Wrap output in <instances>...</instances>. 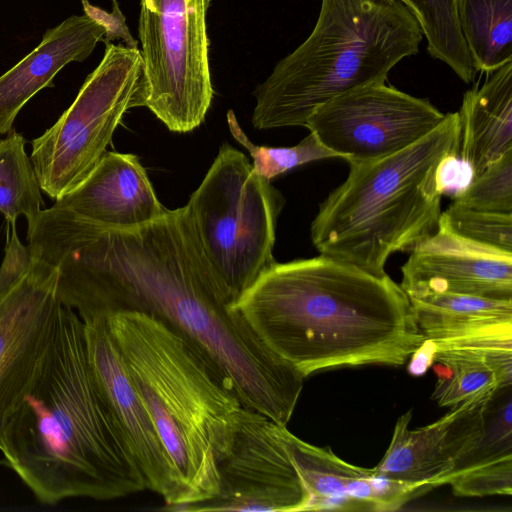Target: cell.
Instances as JSON below:
<instances>
[{
    "label": "cell",
    "mask_w": 512,
    "mask_h": 512,
    "mask_svg": "<svg viewBox=\"0 0 512 512\" xmlns=\"http://www.w3.org/2000/svg\"><path fill=\"white\" fill-rule=\"evenodd\" d=\"M98 311L153 315L209 360L241 405L287 425L304 377L258 338L191 225L162 218L116 236L99 267Z\"/></svg>",
    "instance_id": "6da1fadb"
},
{
    "label": "cell",
    "mask_w": 512,
    "mask_h": 512,
    "mask_svg": "<svg viewBox=\"0 0 512 512\" xmlns=\"http://www.w3.org/2000/svg\"><path fill=\"white\" fill-rule=\"evenodd\" d=\"M234 307L304 378L342 366H400L426 341L406 293L388 274L324 254L275 261Z\"/></svg>",
    "instance_id": "7a4b0ae2"
},
{
    "label": "cell",
    "mask_w": 512,
    "mask_h": 512,
    "mask_svg": "<svg viewBox=\"0 0 512 512\" xmlns=\"http://www.w3.org/2000/svg\"><path fill=\"white\" fill-rule=\"evenodd\" d=\"M3 463L43 504L114 500L144 476L91 370L84 324L62 305L38 376L2 436Z\"/></svg>",
    "instance_id": "3957f363"
},
{
    "label": "cell",
    "mask_w": 512,
    "mask_h": 512,
    "mask_svg": "<svg viewBox=\"0 0 512 512\" xmlns=\"http://www.w3.org/2000/svg\"><path fill=\"white\" fill-rule=\"evenodd\" d=\"M106 320L171 462L177 501L166 509L214 497L216 463L243 406L204 354L167 322L136 311Z\"/></svg>",
    "instance_id": "277c9868"
},
{
    "label": "cell",
    "mask_w": 512,
    "mask_h": 512,
    "mask_svg": "<svg viewBox=\"0 0 512 512\" xmlns=\"http://www.w3.org/2000/svg\"><path fill=\"white\" fill-rule=\"evenodd\" d=\"M458 112L411 145L386 157L349 162L346 180L319 205L310 236L320 254L384 276L389 256L410 251L441 216L435 184L440 160L460 153Z\"/></svg>",
    "instance_id": "5b68a950"
},
{
    "label": "cell",
    "mask_w": 512,
    "mask_h": 512,
    "mask_svg": "<svg viewBox=\"0 0 512 512\" xmlns=\"http://www.w3.org/2000/svg\"><path fill=\"white\" fill-rule=\"evenodd\" d=\"M422 37L400 0H322L310 35L256 87L253 126H305L339 94L385 82L396 64L418 52Z\"/></svg>",
    "instance_id": "8992f818"
},
{
    "label": "cell",
    "mask_w": 512,
    "mask_h": 512,
    "mask_svg": "<svg viewBox=\"0 0 512 512\" xmlns=\"http://www.w3.org/2000/svg\"><path fill=\"white\" fill-rule=\"evenodd\" d=\"M285 199L229 143L185 205L209 263L237 300L274 262Z\"/></svg>",
    "instance_id": "52a82bcc"
},
{
    "label": "cell",
    "mask_w": 512,
    "mask_h": 512,
    "mask_svg": "<svg viewBox=\"0 0 512 512\" xmlns=\"http://www.w3.org/2000/svg\"><path fill=\"white\" fill-rule=\"evenodd\" d=\"M104 56L75 100L31 145L40 188L55 201L95 167L131 108L145 106L146 83L138 48L105 43Z\"/></svg>",
    "instance_id": "ba28073f"
},
{
    "label": "cell",
    "mask_w": 512,
    "mask_h": 512,
    "mask_svg": "<svg viewBox=\"0 0 512 512\" xmlns=\"http://www.w3.org/2000/svg\"><path fill=\"white\" fill-rule=\"evenodd\" d=\"M210 0H140L147 107L172 132L199 127L213 99L206 12Z\"/></svg>",
    "instance_id": "9c48e42d"
},
{
    "label": "cell",
    "mask_w": 512,
    "mask_h": 512,
    "mask_svg": "<svg viewBox=\"0 0 512 512\" xmlns=\"http://www.w3.org/2000/svg\"><path fill=\"white\" fill-rule=\"evenodd\" d=\"M444 117L428 99L375 82L317 107L304 127L338 158L364 162L404 149L436 128Z\"/></svg>",
    "instance_id": "30bf717a"
},
{
    "label": "cell",
    "mask_w": 512,
    "mask_h": 512,
    "mask_svg": "<svg viewBox=\"0 0 512 512\" xmlns=\"http://www.w3.org/2000/svg\"><path fill=\"white\" fill-rule=\"evenodd\" d=\"M281 426L241 407L231 442L216 463V495L171 511H305L309 495L282 439Z\"/></svg>",
    "instance_id": "8fae6325"
},
{
    "label": "cell",
    "mask_w": 512,
    "mask_h": 512,
    "mask_svg": "<svg viewBox=\"0 0 512 512\" xmlns=\"http://www.w3.org/2000/svg\"><path fill=\"white\" fill-rule=\"evenodd\" d=\"M61 307L56 269L35 258L0 294V446L10 417L46 359Z\"/></svg>",
    "instance_id": "7c38bea8"
},
{
    "label": "cell",
    "mask_w": 512,
    "mask_h": 512,
    "mask_svg": "<svg viewBox=\"0 0 512 512\" xmlns=\"http://www.w3.org/2000/svg\"><path fill=\"white\" fill-rule=\"evenodd\" d=\"M494 396L463 402L417 429L409 428L412 410L402 414L382 460L374 467L376 474L416 494L448 484L477 449Z\"/></svg>",
    "instance_id": "4fadbf2b"
},
{
    "label": "cell",
    "mask_w": 512,
    "mask_h": 512,
    "mask_svg": "<svg viewBox=\"0 0 512 512\" xmlns=\"http://www.w3.org/2000/svg\"><path fill=\"white\" fill-rule=\"evenodd\" d=\"M401 272L407 296L458 293L512 299V252L460 235L443 213L436 230L410 250Z\"/></svg>",
    "instance_id": "5bb4252c"
},
{
    "label": "cell",
    "mask_w": 512,
    "mask_h": 512,
    "mask_svg": "<svg viewBox=\"0 0 512 512\" xmlns=\"http://www.w3.org/2000/svg\"><path fill=\"white\" fill-rule=\"evenodd\" d=\"M88 361L95 380L120 426L146 482L166 508L176 504L171 462L153 421L132 382L106 317L82 320Z\"/></svg>",
    "instance_id": "9a60e30c"
},
{
    "label": "cell",
    "mask_w": 512,
    "mask_h": 512,
    "mask_svg": "<svg viewBox=\"0 0 512 512\" xmlns=\"http://www.w3.org/2000/svg\"><path fill=\"white\" fill-rule=\"evenodd\" d=\"M281 436L309 495L305 511H391L415 496L374 468L350 464L329 447L301 440L286 425L281 426Z\"/></svg>",
    "instance_id": "2e32d148"
},
{
    "label": "cell",
    "mask_w": 512,
    "mask_h": 512,
    "mask_svg": "<svg viewBox=\"0 0 512 512\" xmlns=\"http://www.w3.org/2000/svg\"><path fill=\"white\" fill-rule=\"evenodd\" d=\"M54 206L115 228L142 225L167 211L137 155L107 150L88 176Z\"/></svg>",
    "instance_id": "e0dca14e"
},
{
    "label": "cell",
    "mask_w": 512,
    "mask_h": 512,
    "mask_svg": "<svg viewBox=\"0 0 512 512\" xmlns=\"http://www.w3.org/2000/svg\"><path fill=\"white\" fill-rule=\"evenodd\" d=\"M407 297L432 351L458 347L512 349V299L458 293Z\"/></svg>",
    "instance_id": "ac0fdd59"
},
{
    "label": "cell",
    "mask_w": 512,
    "mask_h": 512,
    "mask_svg": "<svg viewBox=\"0 0 512 512\" xmlns=\"http://www.w3.org/2000/svg\"><path fill=\"white\" fill-rule=\"evenodd\" d=\"M105 28L86 14L48 29L40 44L0 76V134L9 133L23 106L71 62H82L103 40Z\"/></svg>",
    "instance_id": "d6986e66"
},
{
    "label": "cell",
    "mask_w": 512,
    "mask_h": 512,
    "mask_svg": "<svg viewBox=\"0 0 512 512\" xmlns=\"http://www.w3.org/2000/svg\"><path fill=\"white\" fill-rule=\"evenodd\" d=\"M463 94L460 157L475 177L512 149V61Z\"/></svg>",
    "instance_id": "ffe728a7"
},
{
    "label": "cell",
    "mask_w": 512,
    "mask_h": 512,
    "mask_svg": "<svg viewBox=\"0 0 512 512\" xmlns=\"http://www.w3.org/2000/svg\"><path fill=\"white\" fill-rule=\"evenodd\" d=\"M432 364L437 377L432 398L441 407L452 408L471 399L492 397L512 384V350H437L432 351Z\"/></svg>",
    "instance_id": "44dd1931"
},
{
    "label": "cell",
    "mask_w": 512,
    "mask_h": 512,
    "mask_svg": "<svg viewBox=\"0 0 512 512\" xmlns=\"http://www.w3.org/2000/svg\"><path fill=\"white\" fill-rule=\"evenodd\" d=\"M459 27L475 71L512 61V0H456Z\"/></svg>",
    "instance_id": "7402d4cb"
},
{
    "label": "cell",
    "mask_w": 512,
    "mask_h": 512,
    "mask_svg": "<svg viewBox=\"0 0 512 512\" xmlns=\"http://www.w3.org/2000/svg\"><path fill=\"white\" fill-rule=\"evenodd\" d=\"M405 1L427 40L429 54L471 83L476 71L459 27L456 0Z\"/></svg>",
    "instance_id": "603a6c76"
},
{
    "label": "cell",
    "mask_w": 512,
    "mask_h": 512,
    "mask_svg": "<svg viewBox=\"0 0 512 512\" xmlns=\"http://www.w3.org/2000/svg\"><path fill=\"white\" fill-rule=\"evenodd\" d=\"M43 199L25 139L13 129L0 139V212L7 223L19 216L31 223L40 213Z\"/></svg>",
    "instance_id": "cb8c5ba5"
},
{
    "label": "cell",
    "mask_w": 512,
    "mask_h": 512,
    "mask_svg": "<svg viewBox=\"0 0 512 512\" xmlns=\"http://www.w3.org/2000/svg\"><path fill=\"white\" fill-rule=\"evenodd\" d=\"M227 123L232 136L249 151L253 159V170L269 181L303 164L337 158L312 132L294 146L270 147L252 143L239 125L233 110L227 112Z\"/></svg>",
    "instance_id": "d4e9b609"
},
{
    "label": "cell",
    "mask_w": 512,
    "mask_h": 512,
    "mask_svg": "<svg viewBox=\"0 0 512 512\" xmlns=\"http://www.w3.org/2000/svg\"><path fill=\"white\" fill-rule=\"evenodd\" d=\"M453 202L475 210L512 213V149L487 166Z\"/></svg>",
    "instance_id": "484cf974"
},
{
    "label": "cell",
    "mask_w": 512,
    "mask_h": 512,
    "mask_svg": "<svg viewBox=\"0 0 512 512\" xmlns=\"http://www.w3.org/2000/svg\"><path fill=\"white\" fill-rule=\"evenodd\" d=\"M442 213L460 235L512 252V213L475 210L455 202Z\"/></svg>",
    "instance_id": "4316f807"
},
{
    "label": "cell",
    "mask_w": 512,
    "mask_h": 512,
    "mask_svg": "<svg viewBox=\"0 0 512 512\" xmlns=\"http://www.w3.org/2000/svg\"><path fill=\"white\" fill-rule=\"evenodd\" d=\"M457 496L482 497L512 494V454L470 466L449 481Z\"/></svg>",
    "instance_id": "83f0119b"
},
{
    "label": "cell",
    "mask_w": 512,
    "mask_h": 512,
    "mask_svg": "<svg viewBox=\"0 0 512 512\" xmlns=\"http://www.w3.org/2000/svg\"><path fill=\"white\" fill-rule=\"evenodd\" d=\"M475 178L473 167L459 153L444 156L435 171V184L438 193L456 199L463 194Z\"/></svg>",
    "instance_id": "f1b7e54d"
},
{
    "label": "cell",
    "mask_w": 512,
    "mask_h": 512,
    "mask_svg": "<svg viewBox=\"0 0 512 512\" xmlns=\"http://www.w3.org/2000/svg\"><path fill=\"white\" fill-rule=\"evenodd\" d=\"M16 223H7L5 254L0 265V294L13 286L31 267L34 258L20 241Z\"/></svg>",
    "instance_id": "f546056e"
},
{
    "label": "cell",
    "mask_w": 512,
    "mask_h": 512,
    "mask_svg": "<svg viewBox=\"0 0 512 512\" xmlns=\"http://www.w3.org/2000/svg\"><path fill=\"white\" fill-rule=\"evenodd\" d=\"M84 13L105 28L103 41L110 43L122 39L125 46L137 48L138 42L132 37L121 13L116 0H113V11L111 13L92 5L87 0H81Z\"/></svg>",
    "instance_id": "4dcf8cb0"
},
{
    "label": "cell",
    "mask_w": 512,
    "mask_h": 512,
    "mask_svg": "<svg viewBox=\"0 0 512 512\" xmlns=\"http://www.w3.org/2000/svg\"><path fill=\"white\" fill-rule=\"evenodd\" d=\"M400 1H402L406 5V1L405 0H400Z\"/></svg>",
    "instance_id": "1f68e13d"
}]
</instances>
